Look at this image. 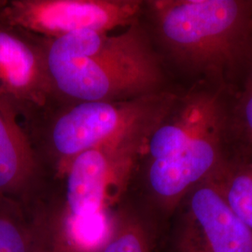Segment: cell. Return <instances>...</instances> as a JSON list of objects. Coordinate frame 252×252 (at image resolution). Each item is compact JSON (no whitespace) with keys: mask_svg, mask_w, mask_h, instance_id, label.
<instances>
[{"mask_svg":"<svg viewBox=\"0 0 252 252\" xmlns=\"http://www.w3.org/2000/svg\"><path fill=\"white\" fill-rule=\"evenodd\" d=\"M40 40L53 102L128 101L169 91L164 63L141 20L116 35L81 31Z\"/></svg>","mask_w":252,"mask_h":252,"instance_id":"obj_1","label":"cell"},{"mask_svg":"<svg viewBox=\"0 0 252 252\" xmlns=\"http://www.w3.org/2000/svg\"><path fill=\"white\" fill-rule=\"evenodd\" d=\"M145 26L162 61L225 90L252 46V1H144Z\"/></svg>","mask_w":252,"mask_h":252,"instance_id":"obj_2","label":"cell"},{"mask_svg":"<svg viewBox=\"0 0 252 252\" xmlns=\"http://www.w3.org/2000/svg\"><path fill=\"white\" fill-rule=\"evenodd\" d=\"M223 91L205 83L178 94L146 141L138 162H144L146 187L162 209H175L224 160L230 109Z\"/></svg>","mask_w":252,"mask_h":252,"instance_id":"obj_3","label":"cell"},{"mask_svg":"<svg viewBox=\"0 0 252 252\" xmlns=\"http://www.w3.org/2000/svg\"><path fill=\"white\" fill-rule=\"evenodd\" d=\"M178 94L170 91L128 101L52 102L27 118V133L41 163L64 176L81 153L140 125L163 117Z\"/></svg>","mask_w":252,"mask_h":252,"instance_id":"obj_4","label":"cell"},{"mask_svg":"<svg viewBox=\"0 0 252 252\" xmlns=\"http://www.w3.org/2000/svg\"><path fill=\"white\" fill-rule=\"evenodd\" d=\"M161 120L131 127L79 154L64 173V218L87 219L106 212L135 170L146 141Z\"/></svg>","mask_w":252,"mask_h":252,"instance_id":"obj_5","label":"cell"},{"mask_svg":"<svg viewBox=\"0 0 252 252\" xmlns=\"http://www.w3.org/2000/svg\"><path fill=\"white\" fill-rule=\"evenodd\" d=\"M143 8L140 0H10L0 9V24L54 39L126 28L141 20Z\"/></svg>","mask_w":252,"mask_h":252,"instance_id":"obj_6","label":"cell"},{"mask_svg":"<svg viewBox=\"0 0 252 252\" xmlns=\"http://www.w3.org/2000/svg\"><path fill=\"white\" fill-rule=\"evenodd\" d=\"M0 94L26 118L54 101L40 37L1 24Z\"/></svg>","mask_w":252,"mask_h":252,"instance_id":"obj_7","label":"cell"},{"mask_svg":"<svg viewBox=\"0 0 252 252\" xmlns=\"http://www.w3.org/2000/svg\"><path fill=\"white\" fill-rule=\"evenodd\" d=\"M181 252H252V230L235 215L208 178L188 193Z\"/></svg>","mask_w":252,"mask_h":252,"instance_id":"obj_8","label":"cell"},{"mask_svg":"<svg viewBox=\"0 0 252 252\" xmlns=\"http://www.w3.org/2000/svg\"><path fill=\"white\" fill-rule=\"evenodd\" d=\"M21 115L0 94V195L16 199L29 191L40 169V162Z\"/></svg>","mask_w":252,"mask_h":252,"instance_id":"obj_9","label":"cell"},{"mask_svg":"<svg viewBox=\"0 0 252 252\" xmlns=\"http://www.w3.org/2000/svg\"><path fill=\"white\" fill-rule=\"evenodd\" d=\"M209 178L235 215L252 230V166L231 164L223 160Z\"/></svg>","mask_w":252,"mask_h":252,"instance_id":"obj_10","label":"cell"},{"mask_svg":"<svg viewBox=\"0 0 252 252\" xmlns=\"http://www.w3.org/2000/svg\"><path fill=\"white\" fill-rule=\"evenodd\" d=\"M33 228L16 199L0 195V252H40Z\"/></svg>","mask_w":252,"mask_h":252,"instance_id":"obj_11","label":"cell"},{"mask_svg":"<svg viewBox=\"0 0 252 252\" xmlns=\"http://www.w3.org/2000/svg\"><path fill=\"white\" fill-rule=\"evenodd\" d=\"M100 252H151L141 220L127 209L118 211L108 240Z\"/></svg>","mask_w":252,"mask_h":252,"instance_id":"obj_12","label":"cell"},{"mask_svg":"<svg viewBox=\"0 0 252 252\" xmlns=\"http://www.w3.org/2000/svg\"><path fill=\"white\" fill-rule=\"evenodd\" d=\"M243 85L230 110V131L238 132L252 145V46L244 65Z\"/></svg>","mask_w":252,"mask_h":252,"instance_id":"obj_13","label":"cell"},{"mask_svg":"<svg viewBox=\"0 0 252 252\" xmlns=\"http://www.w3.org/2000/svg\"><path fill=\"white\" fill-rule=\"evenodd\" d=\"M41 252H79L76 250H74L70 246H68L67 244L64 243L62 240L57 241L56 244H54L53 247L49 248L48 250L43 251Z\"/></svg>","mask_w":252,"mask_h":252,"instance_id":"obj_14","label":"cell"},{"mask_svg":"<svg viewBox=\"0 0 252 252\" xmlns=\"http://www.w3.org/2000/svg\"><path fill=\"white\" fill-rule=\"evenodd\" d=\"M5 3H6V1H3V0H0V9L3 8V6L5 5Z\"/></svg>","mask_w":252,"mask_h":252,"instance_id":"obj_15","label":"cell"}]
</instances>
